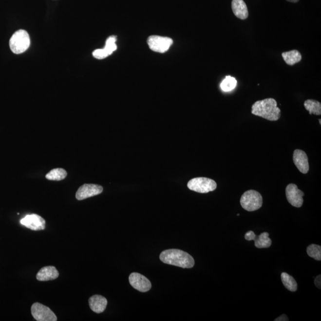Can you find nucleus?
Masks as SVG:
<instances>
[{
	"mask_svg": "<svg viewBox=\"0 0 321 321\" xmlns=\"http://www.w3.org/2000/svg\"><path fill=\"white\" fill-rule=\"evenodd\" d=\"M160 259L164 263L183 268H191L195 265L192 256L179 249L164 250L161 252Z\"/></svg>",
	"mask_w": 321,
	"mask_h": 321,
	"instance_id": "f257e3e1",
	"label": "nucleus"
},
{
	"mask_svg": "<svg viewBox=\"0 0 321 321\" xmlns=\"http://www.w3.org/2000/svg\"><path fill=\"white\" fill-rule=\"evenodd\" d=\"M252 114L269 121H277L281 116V110L277 107L276 99L266 98L252 105Z\"/></svg>",
	"mask_w": 321,
	"mask_h": 321,
	"instance_id": "f03ea898",
	"label": "nucleus"
},
{
	"mask_svg": "<svg viewBox=\"0 0 321 321\" xmlns=\"http://www.w3.org/2000/svg\"><path fill=\"white\" fill-rule=\"evenodd\" d=\"M30 44L31 39L28 32L22 29L15 32L9 42L10 50L16 55L25 52Z\"/></svg>",
	"mask_w": 321,
	"mask_h": 321,
	"instance_id": "7ed1b4c3",
	"label": "nucleus"
},
{
	"mask_svg": "<svg viewBox=\"0 0 321 321\" xmlns=\"http://www.w3.org/2000/svg\"><path fill=\"white\" fill-rule=\"evenodd\" d=\"M241 204L243 208L246 211H255L263 206V197L257 191L247 190L243 194Z\"/></svg>",
	"mask_w": 321,
	"mask_h": 321,
	"instance_id": "20e7f679",
	"label": "nucleus"
},
{
	"mask_svg": "<svg viewBox=\"0 0 321 321\" xmlns=\"http://www.w3.org/2000/svg\"><path fill=\"white\" fill-rule=\"evenodd\" d=\"M190 190L200 193H207L212 191L217 187L214 180L206 177H197L191 179L188 183Z\"/></svg>",
	"mask_w": 321,
	"mask_h": 321,
	"instance_id": "39448f33",
	"label": "nucleus"
},
{
	"mask_svg": "<svg viewBox=\"0 0 321 321\" xmlns=\"http://www.w3.org/2000/svg\"><path fill=\"white\" fill-rule=\"evenodd\" d=\"M32 316L38 321H56L57 318L49 307L41 303H35L31 307Z\"/></svg>",
	"mask_w": 321,
	"mask_h": 321,
	"instance_id": "423d86ee",
	"label": "nucleus"
},
{
	"mask_svg": "<svg viewBox=\"0 0 321 321\" xmlns=\"http://www.w3.org/2000/svg\"><path fill=\"white\" fill-rule=\"evenodd\" d=\"M150 49L156 53H164L168 51L172 44V40L168 37L152 36L148 39Z\"/></svg>",
	"mask_w": 321,
	"mask_h": 321,
	"instance_id": "0eeeda50",
	"label": "nucleus"
},
{
	"mask_svg": "<svg viewBox=\"0 0 321 321\" xmlns=\"http://www.w3.org/2000/svg\"><path fill=\"white\" fill-rule=\"evenodd\" d=\"M285 195L287 201L291 206L296 208H301L303 204V191L299 189L295 184H289L285 189Z\"/></svg>",
	"mask_w": 321,
	"mask_h": 321,
	"instance_id": "6e6552de",
	"label": "nucleus"
},
{
	"mask_svg": "<svg viewBox=\"0 0 321 321\" xmlns=\"http://www.w3.org/2000/svg\"><path fill=\"white\" fill-rule=\"evenodd\" d=\"M21 225L34 231L44 230L46 221L42 217L37 214H30L25 216L20 220Z\"/></svg>",
	"mask_w": 321,
	"mask_h": 321,
	"instance_id": "1a4fd4ad",
	"label": "nucleus"
},
{
	"mask_svg": "<svg viewBox=\"0 0 321 321\" xmlns=\"http://www.w3.org/2000/svg\"><path fill=\"white\" fill-rule=\"evenodd\" d=\"M103 191L101 186L94 184H85L80 186L76 193V198L79 201L84 200L94 196L99 195Z\"/></svg>",
	"mask_w": 321,
	"mask_h": 321,
	"instance_id": "9d476101",
	"label": "nucleus"
},
{
	"mask_svg": "<svg viewBox=\"0 0 321 321\" xmlns=\"http://www.w3.org/2000/svg\"><path fill=\"white\" fill-rule=\"evenodd\" d=\"M129 280L132 287L141 292H147L152 287L150 280L143 275L137 272L132 273L129 276Z\"/></svg>",
	"mask_w": 321,
	"mask_h": 321,
	"instance_id": "9b49d317",
	"label": "nucleus"
},
{
	"mask_svg": "<svg viewBox=\"0 0 321 321\" xmlns=\"http://www.w3.org/2000/svg\"><path fill=\"white\" fill-rule=\"evenodd\" d=\"M269 233L267 232L256 236L252 231H247L245 235V238L248 241H254L255 246L259 249L262 248H268L271 246V239L269 237Z\"/></svg>",
	"mask_w": 321,
	"mask_h": 321,
	"instance_id": "f8f14e48",
	"label": "nucleus"
},
{
	"mask_svg": "<svg viewBox=\"0 0 321 321\" xmlns=\"http://www.w3.org/2000/svg\"><path fill=\"white\" fill-rule=\"evenodd\" d=\"M293 162L299 170L303 174H306L309 170L308 157L304 151L296 150L293 153Z\"/></svg>",
	"mask_w": 321,
	"mask_h": 321,
	"instance_id": "ddd939ff",
	"label": "nucleus"
},
{
	"mask_svg": "<svg viewBox=\"0 0 321 321\" xmlns=\"http://www.w3.org/2000/svg\"><path fill=\"white\" fill-rule=\"evenodd\" d=\"M59 272L55 266H47L43 267L38 272L37 279L40 282H47L57 279Z\"/></svg>",
	"mask_w": 321,
	"mask_h": 321,
	"instance_id": "4468645a",
	"label": "nucleus"
},
{
	"mask_svg": "<svg viewBox=\"0 0 321 321\" xmlns=\"http://www.w3.org/2000/svg\"><path fill=\"white\" fill-rule=\"evenodd\" d=\"M108 302L107 299L101 295H94L89 299V304L92 311L101 314L106 309Z\"/></svg>",
	"mask_w": 321,
	"mask_h": 321,
	"instance_id": "2eb2a0df",
	"label": "nucleus"
},
{
	"mask_svg": "<svg viewBox=\"0 0 321 321\" xmlns=\"http://www.w3.org/2000/svg\"><path fill=\"white\" fill-rule=\"evenodd\" d=\"M231 8L234 15L237 18L245 20L248 18L249 12L244 0H232Z\"/></svg>",
	"mask_w": 321,
	"mask_h": 321,
	"instance_id": "dca6fc26",
	"label": "nucleus"
},
{
	"mask_svg": "<svg viewBox=\"0 0 321 321\" xmlns=\"http://www.w3.org/2000/svg\"><path fill=\"white\" fill-rule=\"evenodd\" d=\"M282 57L285 63L289 66H293L294 64L299 63L302 60L301 53L296 50L283 53Z\"/></svg>",
	"mask_w": 321,
	"mask_h": 321,
	"instance_id": "f3484780",
	"label": "nucleus"
},
{
	"mask_svg": "<svg viewBox=\"0 0 321 321\" xmlns=\"http://www.w3.org/2000/svg\"><path fill=\"white\" fill-rule=\"evenodd\" d=\"M304 106L308 111L310 114L320 115L321 114V104L314 99H307L304 101Z\"/></svg>",
	"mask_w": 321,
	"mask_h": 321,
	"instance_id": "a211bd4d",
	"label": "nucleus"
},
{
	"mask_svg": "<svg viewBox=\"0 0 321 321\" xmlns=\"http://www.w3.org/2000/svg\"><path fill=\"white\" fill-rule=\"evenodd\" d=\"M281 277L283 284L287 290L295 292L298 289V284L293 277L285 272H283Z\"/></svg>",
	"mask_w": 321,
	"mask_h": 321,
	"instance_id": "6ab92c4d",
	"label": "nucleus"
},
{
	"mask_svg": "<svg viewBox=\"0 0 321 321\" xmlns=\"http://www.w3.org/2000/svg\"><path fill=\"white\" fill-rule=\"evenodd\" d=\"M67 172L63 169H55L51 170L46 175V179L50 180L60 181L65 179Z\"/></svg>",
	"mask_w": 321,
	"mask_h": 321,
	"instance_id": "aec40b11",
	"label": "nucleus"
},
{
	"mask_svg": "<svg viewBox=\"0 0 321 321\" xmlns=\"http://www.w3.org/2000/svg\"><path fill=\"white\" fill-rule=\"evenodd\" d=\"M237 83L235 78L227 76L221 82L220 87L224 92H230L236 87Z\"/></svg>",
	"mask_w": 321,
	"mask_h": 321,
	"instance_id": "412c9836",
	"label": "nucleus"
},
{
	"mask_svg": "<svg viewBox=\"0 0 321 321\" xmlns=\"http://www.w3.org/2000/svg\"><path fill=\"white\" fill-rule=\"evenodd\" d=\"M307 253L310 257L314 260L320 261L321 260V247L319 245L312 244L307 248Z\"/></svg>",
	"mask_w": 321,
	"mask_h": 321,
	"instance_id": "4be33fe9",
	"label": "nucleus"
},
{
	"mask_svg": "<svg viewBox=\"0 0 321 321\" xmlns=\"http://www.w3.org/2000/svg\"><path fill=\"white\" fill-rule=\"evenodd\" d=\"M116 37L115 36H111L106 40V46L104 49L106 50L109 56L112 55L114 51L117 50V45L115 44Z\"/></svg>",
	"mask_w": 321,
	"mask_h": 321,
	"instance_id": "5701e85b",
	"label": "nucleus"
},
{
	"mask_svg": "<svg viewBox=\"0 0 321 321\" xmlns=\"http://www.w3.org/2000/svg\"><path fill=\"white\" fill-rule=\"evenodd\" d=\"M93 56L94 57L99 60L101 59L106 58L108 56H109L106 52V50L102 48V49H98L94 51Z\"/></svg>",
	"mask_w": 321,
	"mask_h": 321,
	"instance_id": "b1692460",
	"label": "nucleus"
},
{
	"mask_svg": "<svg viewBox=\"0 0 321 321\" xmlns=\"http://www.w3.org/2000/svg\"><path fill=\"white\" fill-rule=\"evenodd\" d=\"M321 275L320 276H317L316 278H315V285L317 286V287L318 288H320L321 289Z\"/></svg>",
	"mask_w": 321,
	"mask_h": 321,
	"instance_id": "393cba45",
	"label": "nucleus"
},
{
	"mask_svg": "<svg viewBox=\"0 0 321 321\" xmlns=\"http://www.w3.org/2000/svg\"><path fill=\"white\" fill-rule=\"evenodd\" d=\"M289 321V320H288L287 315L285 314H283L282 315H281V316L276 318V319L275 320V321Z\"/></svg>",
	"mask_w": 321,
	"mask_h": 321,
	"instance_id": "a878e982",
	"label": "nucleus"
},
{
	"mask_svg": "<svg viewBox=\"0 0 321 321\" xmlns=\"http://www.w3.org/2000/svg\"><path fill=\"white\" fill-rule=\"evenodd\" d=\"M287 1L291 2H298L299 0H287Z\"/></svg>",
	"mask_w": 321,
	"mask_h": 321,
	"instance_id": "bb28decb",
	"label": "nucleus"
},
{
	"mask_svg": "<svg viewBox=\"0 0 321 321\" xmlns=\"http://www.w3.org/2000/svg\"><path fill=\"white\" fill-rule=\"evenodd\" d=\"M319 121H320V125H321V119H320Z\"/></svg>",
	"mask_w": 321,
	"mask_h": 321,
	"instance_id": "cd10ccee",
	"label": "nucleus"
}]
</instances>
